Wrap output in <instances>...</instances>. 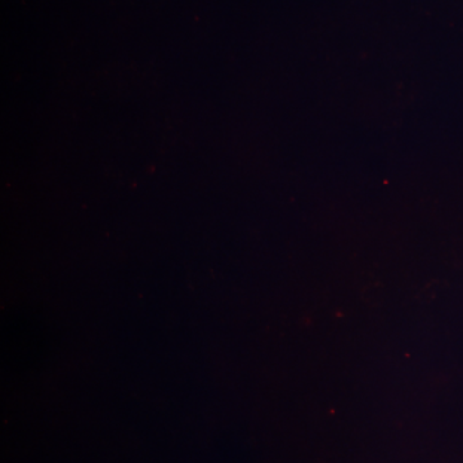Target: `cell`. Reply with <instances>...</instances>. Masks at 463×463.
<instances>
[]
</instances>
